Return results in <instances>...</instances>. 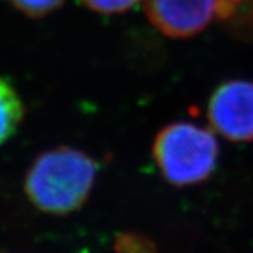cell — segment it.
I'll return each instance as SVG.
<instances>
[{"mask_svg":"<svg viewBox=\"0 0 253 253\" xmlns=\"http://www.w3.org/2000/svg\"><path fill=\"white\" fill-rule=\"evenodd\" d=\"M99 165L90 155L58 146L38 155L28 168L24 191L40 211L65 215L81 208L94 186Z\"/></svg>","mask_w":253,"mask_h":253,"instance_id":"obj_1","label":"cell"},{"mask_svg":"<svg viewBox=\"0 0 253 253\" xmlns=\"http://www.w3.org/2000/svg\"><path fill=\"white\" fill-rule=\"evenodd\" d=\"M152 152L166 180L174 186H191L207 180L214 172L219 148L211 131L180 121L158 132Z\"/></svg>","mask_w":253,"mask_h":253,"instance_id":"obj_2","label":"cell"},{"mask_svg":"<svg viewBox=\"0 0 253 253\" xmlns=\"http://www.w3.org/2000/svg\"><path fill=\"white\" fill-rule=\"evenodd\" d=\"M207 118L212 129L229 141H253V82L235 79L211 94Z\"/></svg>","mask_w":253,"mask_h":253,"instance_id":"obj_3","label":"cell"},{"mask_svg":"<svg viewBox=\"0 0 253 253\" xmlns=\"http://www.w3.org/2000/svg\"><path fill=\"white\" fill-rule=\"evenodd\" d=\"M215 7L217 0H145L149 21L172 38H190L204 31Z\"/></svg>","mask_w":253,"mask_h":253,"instance_id":"obj_4","label":"cell"},{"mask_svg":"<svg viewBox=\"0 0 253 253\" xmlns=\"http://www.w3.org/2000/svg\"><path fill=\"white\" fill-rule=\"evenodd\" d=\"M215 16L226 34L253 42V0H217Z\"/></svg>","mask_w":253,"mask_h":253,"instance_id":"obj_5","label":"cell"},{"mask_svg":"<svg viewBox=\"0 0 253 253\" xmlns=\"http://www.w3.org/2000/svg\"><path fill=\"white\" fill-rule=\"evenodd\" d=\"M26 114V106L16 86L0 75V146L17 132Z\"/></svg>","mask_w":253,"mask_h":253,"instance_id":"obj_6","label":"cell"},{"mask_svg":"<svg viewBox=\"0 0 253 253\" xmlns=\"http://www.w3.org/2000/svg\"><path fill=\"white\" fill-rule=\"evenodd\" d=\"M14 9L30 18H42L59 9L65 0H7Z\"/></svg>","mask_w":253,"mask_h":253,"instance_id":"obj_7","label":"cell"},{"mask_svg":"<svg viewBox=\"0 0 253 253\" xmlns=\"http://www.w3.org/2000/svg\"><path fill=\"white\" fill-rule=\"evenodd\" d=\"M141 0H81L86 9L100 14H120L136 6Z\"/></svg>","mask_w":253,"mask_h":253,"instance_id":"obj_8","label":"cell"},{"mask_svg":"<svg viewBox=\"0 0 253 253\" xmlns=\"http://www.w3.org/2000/svg\"><path fill=\"white\" fill-rule=\"evenodd\" d=\"M118 253H156L154 244L141 235H120L116 244Z\"/></svg>","mask_w":253,"mask_h":253,"instance_id":"obj_9","label":"cell"}]
</instances>
